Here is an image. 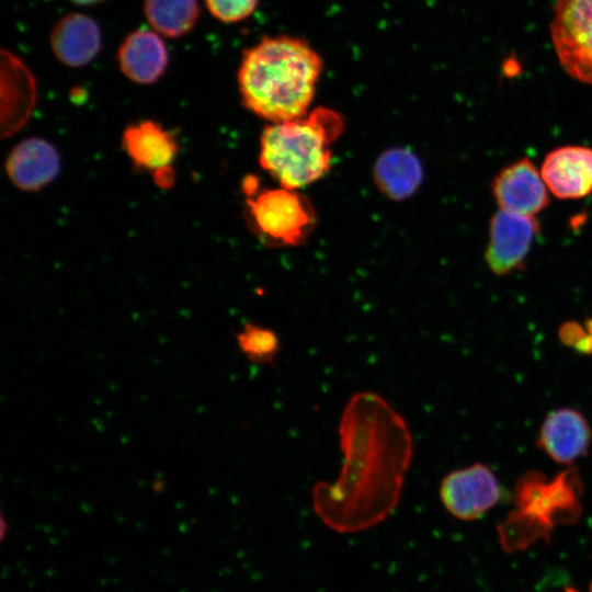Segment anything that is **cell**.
Returning <instances> with one entry per match:
<instances>
[{
    "label": "cell",
    "mask_w": 592,
    "mask_h": 592,
    "mask_svg": "<svg viewBox=\"0 0 592 592\" xmlns=\"http://www.w3.org/2000/svg\"><path fill=\"white\" fill-rule=\"evenodd\" d=\"M537 475L525 476L516 489V508L499 527L500 543L506 551L527 548L547 538L559 524L579 516V486L574 473H562L556 480L542 481Z\"/></svg>",
    "instance_id": "4"
},
{
    "label": "cell",
    "mask_w": 592,
    "mask_h": 592,
    "mask_svg": "<svg viewBox=\"0 0 592 592\" xmlns=\"http://www.w3.org/2000/svg\"><path fill=\"white\" fill-rule=\"evenodd\" d=\"M77 5H94L99 4L105 0H68Z\"/></svg>",
    "instance_id": "22"
},
{
    "label": "cell",
    "mask_w": 592,
    "mask_h": 592,
    "mask_svg": "<svg viewBox=\"0 0 592 592\" xmlns=\"http://www.w3.org/2000/svg\"><path fill=\"white\" fill-rule=\"evenodd\" d=\"M549 29L563 71L592 86V0H557Z\"/></svg>",
    "instance_id": "5"
},
{
    "label": "cell",
    "mask_w": 592,
    "mask_h": 592,
    "mask_svg": "<svg viewBox=\"0 0 592 592\" xmlns=\"http://www.w3.org/2000/svg\"><path fill=\"white\" fill-rule=\"evenodd\" d=\"M153 179L158 186L168 189L174 183V171L169 167H164L153 171Z\"/></svg>",
    "instance_id": "21"
},
{
    "label": "cell",
    "mask_w": 592,
    "mask_h": 592,
    "mask_svg": "<svg viewBox=\"0 0 592 592\" xmlns=\"http://www.w3.org/2000/svg\"><path fill=\"white\" fill-rule=\"evenodd\" d=\"M377 185L392 198L411 194L422 178L421 164L417 157L406 149L385 152L375 167Z\"/></svg>",
    "instance_id": "17"
},
{
    "label": "cell",
    "mask_w": 592,
    "mask_h": 592,
    "mask_svg": "<svg viewBox=\"0 0 592 592\" xmlns=\"http://www.w3.org/2000/svg\"><path fill=\"white\" fill-rule=\"evenodd\" d=\"M248 206L257 230L285 244L298 243L312 221L307 202L296 190L283 186L254 193Z\"/></svg>",
    "instance_id": "6"
},
{
    "label": "cell",
    "mask_w": 592,
    "mask_h": 592,
    "mask_svg": "<svg viewBox=\"0 0 592 592\" xmlns=\"http://www.w3.org/2000/svg\"><path fill=\"white\" fill-rule=\"evenodd\" d=\"M567 592H577V591H574V590H572V589H569V590H567Z\"/></svg>",
    "instance_id": "23"
},
{
    "label": "cell",
    "mask_w": 592,
    "mask_h": 592,
    "mask_svg": "<svg viewBox=\"0 0 592 592\" xmlns=\"http://www.w3.org/2000/svg\"><path fill=\"white\" fill-rule=\"evenodd\" d=\"M343 128L342 116L317 107L304 116L267 125L260 139V163L283 187L314 183L330 168L331 144Z\"/></svg>",
    "instance_id": "3"
},
{
    "label": "cell",
    "mask_w": 592,
    "mask_h": 592,
    "mask_svg": "<svg viewBox=\"0 0 592 592\" xmlns=\"http://www.w3.org/2000/svg\"><path fill=\"white\" fill-rule=\"evenodd\" d=\"M162 37L152 29H137L124 37L116 60L127 79L137 84H152L164 75L169 50Z\"/></svg>",
    "instance_id": "12"
},
{
    "label": "cell",
    "mask_w": 592,
    "mask_h": 592,
    "mask_svg": "<svg viewBox=\"0 0 592 592\" xmlns=\"http://www.w3.org/2000/svg\"><path fill=\"white\" fill-rule=\"evenodd\" d=\"M491 189L500 209L515 214L535 216L549 203V190L542 173L527 158L503 168Z\"/></svg>",
    "instance_id": "9"
},
{
    "label": "cell",
    "mask_w": 592,
    "mask_h": 592,
    "mask_svg": "<svg viewBox=\"0 0 592 592\" xmlns=\"http://www.w3.org/2000/svg\"><path fill=\"white\" fill-rule=\"evenodd\" d=\"M591 439L585 418L571 408H561L546 417L537 443L551 459L570 465L587 453Z\"/></svg>",
    "instance_id": "14"
},
{
    "label": "cell",
    "mask_w": 592,
    "mask_h": 592,
    "mask_svg": "<svg viewBox=\"0 0 592 592\" xmlns=\"http://www.w3.org/2000/svg\"><path fill=\"white\" fill-rule=\"evenodd\" d=\"M500 496L496 475L482 464L448 473L440 486V498L445 509L463 521L480 517L498 503Z\"/></svg>",
    "instance_id": "7"
},
{
    "label": "cell",
    "mask_w": 592,
    "mask_h": 592,
    "mask_svg": "<svg viewBox=\"0 0 592 592\" xmlns=\"http://www.w3.org/2000/svg\"><path fill=\"white\" fill-rule=\"evenodd\" d=\"M207 11L223 23H237L248 19L259 0H204Z\"/></svg>",
    "instance_id": "20"
},
{
    "label": "cell",
    "mask_w": 592,
    "mask_h": 592,
    "mask_svg": "<svg viewBox=\"0 0 592 592\" xmlns=\"http://www.w3.org/2000/svg\"><path fill=\"white\" fill-rule=\"evenodd\" d=\"M237 345L255 364H272L280 351V340L269 328L246 323L237 334Z\"/></svg>",
    "instance_id": "19"
},
{
    "label": "cell",
    "mask_w": 592,
    "mask_h": 592,
    "mask_svg": "<svg viewBox=\"0 0 592 592\" xmlns=\"http://www.w3.org/2000/svg\"><path fill=\"white\" fill-rule=\"evenodd\" d=\"M49 45L56 59L70 68L92 62L102 48V32L98 22L81 12L61 16L49 34Z\"/></svg>",
    "instance_id": "11"
},
{
    "label": "cell",
    "mask_w": 592,
    "mask_h": 592,
    "mask_svg": "<svg viewBox=\"0 0 592 592\" xmlns=\"http://www.w3.org/2000/svg\"><path fill=\"white\" fill-rule=\"evenodd\" d=\"M143 12L150 29L167 38L187 35L200 18L197 0H144Z\"/></svg>",
    "instance_id": "18"
},
{
    "label": "cell",
    "mask_w": 592,
    "mask_h": 592,
    "mask_svg": "<svg viewBox=\"0 0 592 592\" xmlns=\"http://www.w3.org/2000/svg\"><path fill=\"white\" fill-rule=\"evenodd\" d=\"M5 170L11 182L20 190L38 191L58 175L60 156L49 141L31 137L12 148Z\"/></svg>",
    "instance_id": "13"
},
{
    "label": "cell",
    "mask_w": 592,
    "mask_h": 592,
    "mask_svg": "<svg viewBox=\"0 0 592 592\" xmlns=\"http://www.w3.org/2000/svg\"><path fill=\"white\" fill-rule=\"evenodd\" d=\"M540 173L556 197H584L592 193V149L573 145L556 148L546 155Z\"/></svg>",
    "instance_id": "10"
},
{
    "label": "cell",
    "mask_w": 592,
    "mask_h": 592,
    "mask_svg": "<svg viewBox=\"0 0 592 592\" xmlns=\"http://www.w3.org/2000/svg\"><path fill=\"white\" fill-rule=\"evenodd\" d=\"M1 122L3 135L11 136L27 121L36 100L35 79L13 53H1Z\"/></svg>",
    "instance_id": "15"
},
{
    "label": "cell",
    "mask_w": 592,
    "mask_h": 592,
    "mask_svg": "<svg viewBox=\"0 0 592 592\" xmlns=\"http://www.w3.org/2000/svg\"><path fill=\"white\" fill-rule=\"evenodd\" d=\"M539 225L534 216L499 209L490 220L485 259L497 275L517 270L525 261Z\"/></svg>",
    "instance_id": "8"
},
{
    "label": "cell",
    "mask_w": 592,
    "mask_h": 592,
    "mask_svg": "<svg viewBox=\"0 0 592 592\" xmlns=\"http://www.w3.org/2000/svg\"><path fill=\"white\" fill-rule=\"evenodd\" d=\"M343 465L338 479L312 489L316 514L339 533H354L384 521L396 508L413 443L402 417L379 395L354 394L339 425Z\"/></svg>",
    "instance_id": "1"
},
{
    "label": "cell",
    "mask_w": 592,
    "mask_h": 592,
    "mask_svg": "<svg viewBox=\"0 0 592 592\" xmlns=\"http://www.w3.org/2000/svg\"><path fill=\"white\" fill-rule=\"evenodd\" d=\"M321 71V57L305 39L263 36L243 52L238 67L242 104L271 123L304 116Z\"/></svg>",
    "instance_id": "2"
},
{
    "label": "cell",
    "mask_w": 592,
    "mask_h": 592,
    "mask_svg": "<svg viewBox=\"0 0 592 592\" xmlns=\"http://www.w3.org/2000/svg\"><path fill=\"white\" fill-rule=\"evenodd\" d=\"M122 140L125 151L140 169L156 171L169 167L178 152L174 135L151 119L127 126Z\"/></svg>",
    "instance_id": "16"
}]
</instances>
